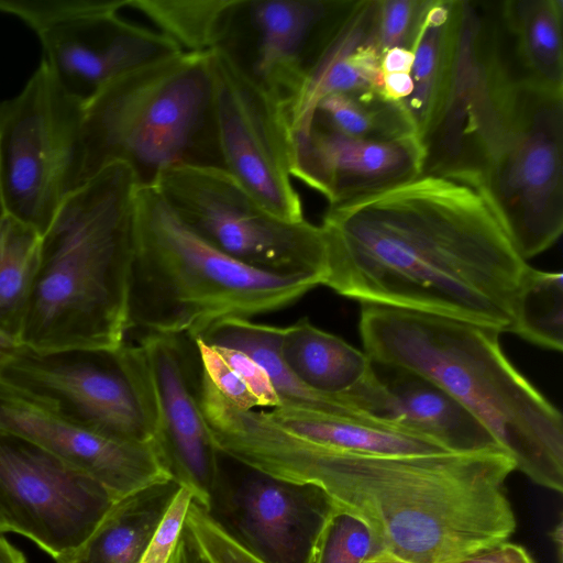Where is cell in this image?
Masks as SVG:
<instances>
[{"mask_svg": "<svg viewBox=\"0 0 563 563\" xmlns=\"http://www.w3.org/2000/svg\"><path fill=\"white\" fill-rule=\"evenodd\" d=\"M320 228L339 295L511 332L530 266L468 186L422 174L329 207Z\"/></svg>", "mask_w": 563, "mask_h": 563, "instance_id": "cell-1", "label": "cell"}, {"mask_svg": "<svg viewBox=\"0 0 563 563\" xmlns=\"http://www.w3.org/2000/svg\"><path fill=\"white\" fill-rule=\"evenodd\" d=\"M222 445L242 465L316 485L362 518L379 549L367 563H448L507 541L516 530L506 492L516 465L505 450L351 453L299 438L256 410L233 416Z\"/></svg>", "mask_w": 563, "mask_h": 563, "instance_id": "cell-2", "label": "cell"}, {"mask_svg": "<svg viewBox=\"0 0 563 563\" xmlns=\"http://www.w3.org/2000/svg\"><path fill=\"white\" fill-rule=\"evenodd\" d=\"M496 18L484 13L459 147L442 177L476 191L527 261L563 231V89L520 69Z\"/></svg>", "mask_w": 563, "mask_h": 563, "instance_id": "cell-3", "label": "cell"}, {"mask_svg": "<svg viewBox=\"0 0 563 563\" xmlns=\"http://www.w3.org/2000/svg\"><path fill=\"white\" fill-rule=\"evenodd\" d=\"M364 352L423 376L460 401L545 488L563 490L561 412L506 357L497 330L442 316L363 305Z\"/></svg>", "mask_w": 563, "mask_h": 563, "instance_id": "cell-4", "label": "cell"}, {"mask_svg": "<svg viewBox=\"0 0 563 563\" xmlns=\"http://www.w3.org/2000/svg\"><path fill=\"white\" fill-rule=\"evenodd\" d=\"M137 186L113 163L64 201L40 239L21 345L117 352L125 343Z\"/></svg>", "mask_w": 563, "mask_h": 563, "instance_id": "cell-5", "label": "cell"}, {"mask_svg": "<svg viewBox=\"0 0 563 563\" xmlns=\"http://www.w3.org/2000/svg\"><path fill=\"white\" fill-rule=\"evenodd\" d=\"M319 285L314 277L264 272L233 260L190 230L154 186H137L128 333L194 339L222 319L288 307Z\"/></svg>", "mask_w": 563, "mask_h": 563, "instance_id": "cell-6", "label": "cell"}, {"mask_svg": "<svg viewBox=\"0 0 563 563\" xmlns=\"http://www.w3.org/2000/svg\"><path fill=\"white\" fill-rule=\"evenodd\" d=\"M81 184L113 163L139 185L187 164L222 167L210 52H180L104 86L86 104Z\"/></svg>", "mask_w": 563, "mask_h": 563, "instance_id": "cell-7", "label": "cell"}, {"mask_svg": "<svg viewBox=\"0 0 563 563\" xmlns=\"http://www.w3.org/2000/svg\"><path fill=\"white\" fill-rule=\"evenodd\" d=\"M152 186L190 230L225 255L264 272L314 277L323 285L328 255L320 225L273 214L224 168L176 165Z\"/></svg>", "mask_w": 563, "mask_h": 563, "instance_id": "cell-8", "label": "cell"}, {"mask_svg": "<svg viewBox=\"0 0 563 563\" xmlns=\"http://www.w3.org/2000/svg\"><path fill=\"white\" fill-rule=\"evenodd\" d=\"M84 110L43 60L18 95L0 101V184L8 213L40 236L81 185Z\"/></svg>", "mask_w": 563, "mask_h": 563, "instance_id": "cell-9", "label": "cell"}, {"mask_svg": "<svg viewBox=\"0 0 563 563\" xmlns=\"http://www.w3.org/2000/svg\"><path fill=\"white\" fill-rule=\"evenodd\" d=\"M128 0H0V12L37 36L42 60L63 89L86 104L112 80L180 53L168 37L123 19Z\"/></svg>", "mask_w": 563, "mask_h": 563, "instance_id": "cell-10", "label": "cell"}, {"mask_svg": "<svg viewBox=\"0 0 563 563\" xmlns=\"http://www.w3.org/2000/svg\"><path fill=\"white\" fill-rule=\"evenodd\" d=\"M181 336L144 333L137 344L124 343L118 355L173 479L210 511L221 476L220 452L202 416L198 378Z\"/></svg>", "mask_w": 563, "mask_h": 563, "instance_id": "cell-11", "label": "cell"}, {"mask_svg": "<svg viewBox=\"0 0 563 563\" xmlns=\"http://www.w3.org/2000/svg\"><path fill=\"white\" fill-rule=\"evenodd\" d=\"M115 501L91 476L0 431V514L55 563L79 549Z\"/></svg>", "mask_w": 563, "mask_h": 563, "instance_id": "cell-12", "label": "cell"}, {"mask_svg": "<svg viewBox=\"0 0 563 563\" xmlns=\"http://www.w3.org/2000/svg\"><path fill=\"white\" fill-rule=\"evenodd\" d=\"M483 7L428 0L411 45L413 90L402 101L424 151L423 174L441 175L453 161L475 74Z\"/></svg>", "mask_w": 563, "mask_h": 563, "instance_id": "cell-13", "label": "cell"}, {"mask_svg": "<svg viewBox=\"0 0 563 563\" xmlns=\"http://www.w3.org/2000/svg\"><path fill=\"white\" fill-rule=\"evenodd\" d=\"M353 2L232 0L216 48L284 111L301 92Z\"/></svg>", "mask_w": 563, "mask_h": 563, "instance_id": "cell-14", "label": "cell"}, {"mask_svg": "<svg viewBox=\"0 0 563 563\" xmlns=\"http://www.w3.org/2000/svg\"><path fill=\"white\" fill-rule=\"evenodd\" d=\"M210 63L223 168L273 214L303 221L290 175L292 136L280 104L220 49L210 51Z\"/></svg>", "mask_w": 563, "mask_h": 563, "instance_id": "cell-15", "label": "cell"}, {"mask_svg": "<svg viewBox=\"0 0 563 563\" xmlns=\"http://www.w3.org/2000/svg\"><path fill=\"white\" fill-rule=\"evenodd\" d=\"M0 379L87 429L121 440L153 441L118 351H36L20 345Z\"/></svg>", "mask_w": 563, "mask_h": 563, "instance_id": "cell-16", "label": "cell"}, {"mask_svg": "<svg viewBox=\"0 0 563 563\" xmlns=\"http://www.w3.org/2000/svg\"><path fill=\"white\" fill-rule=\"evenodd\" d=\"M0 431L27 440L91 476L117 500L174 481L154 441L121 440L87 429L2 379Z\"/></svg>", "mask_w": 563, "mask_h": 563, "instance_id": "cell-17", "label": "cell"}, {"mask_svg": "<svg viewBox=\"0 0 563 563\" xmlns=\"http://www.w3.org/2000/svg\"><path fill=\"white\" fill-rule=\"evenodd\" d=\"M250 470L235 484L219 481L212 506L222 509L220 525L264 563H310L335 504L316 485Z\"/></svg>", "mask_w": 563, "mask_h": 563, "instance_id": "cell-18", "label": "cell"}, {"mask_svg": "<svg viewBox=\"0 0 563 563\" xmlns=\"http://www.w3.org/2000/svg\"><path fill=\"white\" fill-rule=\"evenodd\" d=\"M424 162L417 135L372 141L312 121L292 135L290 175L334 207L410 181L423 174Z\"/></svg>", "mask_w": 563, "mask_h": 563, "instance_id": "cell-19", "label": "cell"}, {"mask_svg": "<svg viewBox=\"0 0 563 563\" xmlns=\"http://www.w3.org/2000/svg\"><path fill=\"white\" fill-rule=\"evenodd\" d=\"M378 4L379 0L353 2L301 92L284 110L291 136L309 128L317 103L328 95L364 90L382 93L384 73L376 44Z\"/></svg>", "mask_w": 563, "mask_h": 563, "instance_id": "cell-20", "label": "cell"}, {"mask_svg": "<svg viewBox=\"0 0 563 563\" xmlns=\"http://www.w3.org/2000/svg\"><path fill=\"white\" fill-rule=\"evenodd\" d=\"M373 367L388 394L387 422L423 435L449 452L505 450L470 410L430 379L400 367L375 363Z\"/></svg>", "mask_w": 563, "mask_h": 563, "instance_id": "cell-21", "label": "cell"}, {"mask_svg": "<svg viewBox=\"0 0 563 563\" xmlns=\"http://www.w3.org/2000/svg\"><path fill=\"white\" fill-rule=\"evenodd\" d=\"M278 351L284 364L305 386L329 396L352 397L357 405L358 393L375 376L364 351L317 328L307 318L282 328Z\"/></svg>", "mask_w": 563, "mask_h": 563, "instance_id": "cell-22", "label": "cell"}, {"mask_svg": "<svg viewBox=\"0 0 563 563\" xmlns=\"http://www.w3.org/2000/svg\"><path fill=\"white\" fill-rule=\"evenodd\" d=\"M280 428L309 442L351 453L426 455L446 453L437 442L401 427L278 406L265 411Z\"/></svg>", "mask_w": 563, "mask_h": 563, "instance_id": "cell-23", "label": "cell"}, {"mask_svg": "<svg viewBox=\"0 0 563 563\" xmlns=\"http://www.w3.org/2000/svg\"><path fill=\"white\" fill-rule=\"evenodd\" d=\"M280 331L282 327L257 323L246 318H227L214 322L196 338L212 346L242 351L254 358L267 372L278 395L279 406L379 421L365 413L352 397L320 394L299 382L279 355Z\"/></svg>", "mask_w": 563, "mask_h": 563, "instance_id": "cell-24", "label": "cell"}, {"mask_svg": "<svg viewBox=\"0 0 563 563\" xmlns=\"http://www.w3.org/2000/svg\"><path fill=\"white\" fill-rule=\"evenodd\" d=\"M178 488L168 481L119 499L63 563H140Z\"/></svg>", "mask_w": 563, "mask_h": 563, "instance_id": "cell-25", "label": "cell"}, {"mask_svg": "<svg viewBox=\"0 0 563 563\" xmlns=\"http://www.w3.org/2000/svg\"><path fill=\"white\" fill-rule=\"evenodd\" d=\"M497 9L520 69L536 81L563 89V1L506 0Z\"/></svg>", "mask_w": 563, "mask_h": 563, "instance_id": "cell-26", "label": "cell"}, {"mask_svg": "<svg viewBox=\"0 0 563 563\" xmlns=\"http://www.w3.org/2000/svg\"><path fill=\"white\" fill-rule=\"evenodd\" d=\"M312 121L347 136L372 141L417 135L404 102L387 100L373 90L325 96L317 103Z\"/></svg>", "mask_w": 563, "mask_h": 563, "instance_id": "cell-27", "label": "cell"}, {"mask_svg": "<svg viewBox=\"0 0 563 563\" xmlns=\"http://www.w3.org/2000/svg\"><path fill=\"white\" fill-rule=\"evenodd\" d=\"M40 239L10 216L0 230V333L18 342L37 271Z\"/></svg>", "mask_w": 563, "mask_h": 563, "instance_id": "cell-28", "label": "cell"}, {"mask_svg": "<svg viewBox=\"0 0 563 563\" xmlns=\"http://www.w3.org/2000/svg\"><path fill=\"white\" fill-rule=\"evenodd\" d=\"M232 0H128L126 8L146 16L181 52L217 47Z\"/></svg>", "mask_w": 563, "mask_h": 563, "instance_id": "cell-29", "label": "cell"}, {"mask_svg": "<svg viewBox=\"0 0 563 563\" xmlns=\"http://www.w3.org/2000/svg\"><path fill=\"white\" fill-rule=\"evenodd\" d=\"M511 333L543 349H563V275L529 267L517 292Z\"/></svg>", "mask_w": 563, "mask_h": 563, "instance_id": "cell-30", "label": "cell"}, {"mask_svg": "<svg viewBox=\"0 0 563 563\" xmlns=\"http://www.w3.org/2000/svg\"><path fill=\"white\" fill-rule=\"evenodd\" d=\"M378 555L369 526L335 505L319 534L310 563H367Z\"/></svg>", "mask_w": 563, "mask_h": 563, "instance_id": "cell-31", "label": "cell"}, {"mask_svg": "<svg viewBox=\"0 0 563 563\" xmlns=\"http://www.w3.org/2000/svg\"><path fill=\"white\" fill-rule=\"evenodd\" d=\"M185 527L208 563H264L239 543L209 511L194 501Z\"/></svg>", "mask_w": 563, "mask_h": 563, "instance_id": "cell-32", "label": "cell"}, {"mask_svg": "<svg viewBox=\"0 0 563 563\" xmlns=\"http://www.w3.org/2000/svg\"><path fill=\"white\" fill-rule=\"evenodd\" d=\"M428 0H379L376 44L383 55L389 48L411 51Z\"/></svg>", "mask_w": 563, "mask_h": 563, "instance_id": "cell-33", "label": "cell"}, {"mask_svg": "<svg viewBox=\"0 0 563 563\" xmlns=\"http://www.w3.org/2000/svg\"><path fill=\"white\" fill-rule=\"evenodd\" d=\"M190 340L195 343L201 373L224 399L241 410L260 407L249 387L216 347L199 338Z\"/></svg>", "mask_w": 563, "mask_h": 563, "instance_id": "cell-34", "label": "cell"}, {"mask_svg": "<svg viewBox=\"0 0 563 563\" xmlns=\"http://www.w3.org/2000/svg\"><path fill=\"white\" fill-rule=\"evenodd\" d=\"M192 501L191 493L187 488L179 486L151 537L140 563L169 562L185 527L186 517Z\"/></svg>", "mask_w": 563, "mask_h": 563, "instance_id": "cell-35", "label": "cell"}, {"mask_svg": "<svg viewBox=\"0 0 563 563\" xmlns=\"http://www.w3.org/2000/svg\"><path fill=\"white\" fill-rule=\"evenodd\" d=\"M217 351L233 371L242 378L260 407L275 408L280 405L278 395L265 371L254 358L246 353L229 347H217Z\"/></svg>", "mask_w": 563, "mask_h": 563, "instance_id": "cell-36", "label": "cell"}, {"mask_svg": "<svg viewBox=\"0 0 563 563\" xmlns=\"http://www.w3.org/2000/svg\"><path fill=\"white\" fill-rule=\"evenodd\" d=\"M448 563H534V561L523 547L507 540L472 551Z\"/></svg>", "mask_w": 563, "mask_h": 563, "instance_id": "cell-37", "label": "cell"}, {"mask_svg": "<svg viewBox=\"0 0 563 563\" xmlns=\"http://www.w3.org/2000/svg\"><path fill=\"white\" fill-rule=\"evenodd\" d=\"M413 90V81L410 74L394 73L384 74L383 96L390 101H405Z\"/></svg>", "mask_w": 563, "mask_h": 563, "instance_id": "cell-38", "label": "cell"}, {"mask_svg": "<svg viewBox=\"0 0 563 563\" xmlns=\"http://www.w3.org/2000/svg\"><path fill=\"white\" fill-rule=\"evenodd\" d=\"M413 64V53L405 47H393L382 55V70L384 74H410Z\"/></svg>", "mask_w": 563, "mask_h": 563, "instance_id": "cell-39", "label": "cell"}, {"mask_svg": "<svg viewBox=\"0 0 563 563\" xmlns=\"http://www.w3.org/2000/svg\"><path fill=\"white\" fill-rule=\"evenodd\" d=\"M168 563H208L200 553L186 527H184L181 531L175 551Z\"/></svg>", "mask_w": 563, "mask_h": 563, "instance_id": "cell-40", "label": "cell"}, {"mask_svg": "<svg viewBox=\"0 0 563 563\" xmlns=\"http://www.w3.org/2000/svg\"><path fill=\"white\" fill-rule=\"evenodd\" d=\"M0 563H27L24 553L0 533Z\"/></svg>", "mask_w": 563, "mask_h": 563, "instance_id": "cell-41", "label": "cell"}, {"mask_svg": "<svg viewBox=\"0 0 563 563\" xmlns=\"http://www.w3.org/2000/svg\"><path fill=\"white\" fill-rule=\"evenodd\" d=\"M20 345L18 341L0 333V372Z\"/></svg>", "mask_w": 563, "mask_h": 563, "instance_id": "cell-42", "label": "cell"}, {"mask_svg": "<svg viewBox=\"0 0 563 563\" xmlns=\"http://www.w3.org/2000/svg\"><path fill=\"white\" fill-rule=\"evenodd\" d=\"M8 217H9V213H8L5 200H4L1 184H0V230H1L2 225L4 224L5 220L8 219Z\"/></svg>", "mask_w": 563, "mask_h": 563, "instance_id": "cell-43", "label": "cell"}, {"mask_svg": "<svg viewBox=\"0 0 563 563\" xmlns=\"http://www.w3.org/2000/svg\"><path fill=\"white\" fill-rule=\"evenodd\" d=\"M11 532L10 527L5 522L4 518L0 514V533Z\"/></svg>", "mask_w": 563, "mask_h": 563, "instance_id": "cell-44", "label": "cell"}, {"mask_svg": "<svg viewBox=\"0 0 563 563\" xmlns=\"http://www.w3.org/2000/svg\"><path fill=\"white\" fill-rule=\"evenodd\" d=\"M558 563H563V547L556 548Z\"/></svg>", "mask_w": 563, "mask_h": 563, "instance_id": "cell-45", "label": "cell"}]
</instances>
